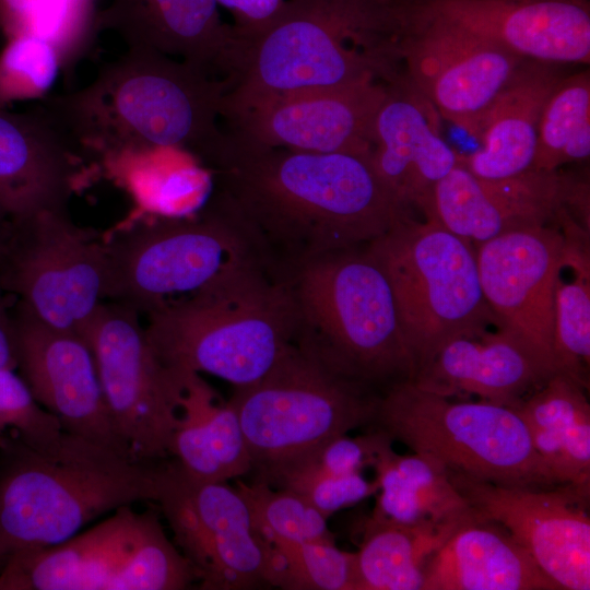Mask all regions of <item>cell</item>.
<instances>
[{
    "label": "cell",
    "instance_id": "4dcf8cb0",
    "mask_svg": "<svg viewBox=\"0 0 590 590\" xmlns=\"http://www.w3.org/2000/svg\"><path fill=\"white\" fill-rule=\"evenodd\" d=\"M473 516L464 520L414 524L370 516L364 523L362 541L355 552L358 590H421L429 557Z\"/></svg>",
    "mask_w": 590,
    "mask_h": 590
},
{
    "label": "cell",
    "instance_id": "ee69618b",
    "mask_svg": "<svg viewBox=\"0 0 590 590\" xmlns=\"http://www.w3.org/2000/svg\"><path fill=\"white\" fill-rule=\"evenodd\" d=\"M7 427H8L7 424L0 420V438L3 435V432L5 430Z\"/></svg>",
    "mask_w": 590,
    "mask_h": 590
},
{
    "label": "cell",
    "instance_id": "f1b7e54d",
    "mask_svg": "<svg viewBox=\"0 0 590 590\" xmlns=\"http://www.w3.org/2000/svg\"><path fill=\"white\" fill-rule=\"evenodd\" d=\"M585 390L555 373L515 410L555 481L590 488V404Z\"/></svg>",
    "mask_w": 590,
    "mask_h": 590
},
{
    "label": "cell",
    "instance_id": "b9f144b4",
    "mask_svg": "<svg viewBox=\"0 0 590 590\" xmlns=\"http://www.w3.org/2000/svg\"><path fill=\"white\" fill-rule=\"evenodd\" d=\"M5 292L0 287V369L17 367L13 311L8 308Z\"/></svg>",
    "mask_w": 590,
    "mask_h": 590
},
{
    "label": "cell",
    "instance_id": "ffe728a7",
    "mask_svg": "<svg viewBox=\"0 0 590 590\" xmlns=\"http://www.w3.org/2000/svg\"><path fill=\"white\" fill-rule=\"evenodd\" d=\"M396 12L455 25L523 59L557 64L590 60L585 0H421L397 2Z\"/></svg>",
    "mask_w": 590,
    "mask_h": 590
},
{
    "label": "cell",
    "instance_id": "5bb4252c",
    "mask_svg": "<svg viewBox=\"0 0 590 590\" xmlns=\"http://www.w3.org/2000/svg\"><path fill=\"white\" fill-rule=\"evenodd\" d=\"M126 305L103 302L81 335L88 343L114 425L131 456H169L182 391L180 374L162 364L139 319Z\"/></svg>",
    "mask_w": 590,
    "mask_h": 590
},
{
    "label": "cell",
    "instance_id": "e575fe53",
    "mask_svg": "<svg viewBox=\"0 0 590 590\" xmlns=\"http://www.w3.org/2000/svg\"><path fill=\"white\" fill-rule=\"evenodd\" d=\"M271 587L284 590H358L356 553L335 542L270 543Z\"/></svg>",
    "mask_w": 590,
    "mask_h": 590
},
{
    "label": "cell",
    "instance_id": "ab89813d",
    "mask_svg": "<svg viewBox=\"0 0 590 590\" xmlns=\"http://www.w3.org/2000/svg\"><path fill=\"white\" fill-rule=\"evenodd\" d=\"M267 483L302 495L327 519L378 492L376 480H367L362 472L347 475L286 474Z\"/></svg>",
    "mask_w": 590,
    "mask_h": 590
},
{
    "label": "cell",
    "instance_id": "484cf974",
    "mask_svg": "<svg viewBox=\"0 0 590 590\" xmlns=\"http://www.w3.org/2000/svg\"><path fill=\"white\" fill-rule=\"evenodd\" d=\"M421 590L562 588L505 528L475 512L429 557Z\"/></svg>",
    "mask_w": 590,
    "mask_h": 590
},
{
    "label": "cell",
    "instance_id": "8fae6325",
    "mask_svg": "<svg viewBox=\"0 0 590 590\" xmlns=\"http://www.w3.org/2000/svg\"><path fill=\"white\" fill-rule=\"evenodd\" d=\"M198 574L154 511L122 506L69 540L8 556L0 590H182Z\"/></svg>",
    "mask_w": 590,
    "mask_h": 590
},
{
    "label": "cell",
    "instance_id": "d4e9b609",
    "mask_svg": "<svg viewBox=\"0 0 590 590\" xmlns=\"http://www.w3.org/2000/svg\"><path fill=\"white\" fill-rule=\"evenodd\" d=\"M96 26L117 33L128 47L156 50L214 76L233 33L216 0H111L98 11Z\"/></svg>",
    "mask_w": 590,
    "mask_h": 590
},
{
    "label": "cell",
    "instance_id": "4fadbf2b",
    "mask_svg": "<svg viewBox=\"0 0 590 590\" xmlns=\"http://www.w3.org/2000/svg\"><path fill=\"white\" fill-rule=\"evenodd\" d=\"M153 503L196 569L201 589L271 586L273 547L255 528L235 486L194 477L175 459H163L155 463Z\"/></svg>",
    "mask_w": 590,
    "mask_h": 590
},
{
    "label": "cell",
    "instance_id": "44dd1931",
    "mask_svg": "<svg viewBox=\"0 0 590 590\" xmlns=\"http://www.w3.org/2000/svg\"><path fill=\"white\" fill-rule=\"evenodd\" d=\"M570 182L557 170L534 168L504 178H483L459 162L434 187L426 220L476 246L559 217Z\"/></svg>",
    "mask_w": 590,
    "mask_h": 590
},
{
    "label": "cell",
    "instance_id": "d6a6232c",
    "mask_svg": "<svg viewBox=\"0 0 590 590\" xmlns=\"http://www.w3.org/2000/svg\"><path fill=\"white\" fill-rule=\"evenodd\" d=\"M590 75L563 76L541 114L531 168L553 172L590 155Z\"/></svg>",
    "mask_w": 590,
    "mask_h": 590
},
{
    "label": "cell",
    "instance_id": "603a6c76",
    "mask_svg": "<svg viewBox=\"0 0 590 590\" xmlns=\"http://www.w3.org/2000/svg\"><path fill=\"white\" fill-rule=\"evenodd\" d=\"M83 161L40 103L0 108V208L10 219L67 210Z\"/></svg>",
    "mask_w": 590,
    "mask_h": 590
},
{
    "label": "cell",
    "instance_id": "30bf717a",
    "mask_svg": "<svg viewBox=\"0 0 590 590\" xmlns=\"http://www.w3.org/2000/svg\"><path fill=\"white\" fill-rule=\"evenodd\" d=\"M366 248L390 281L416 370L450 339L499 323L473 244L438 223L406 216Z\"/></svg>",
    "mask_w": 590,
    "mask_h": 590
},
{
    "label": "cell",
    "instance_id": "7c38bea8",
    "mask_svg": "<svg viewBox=\"0 0 590 590\" xmlns=\"http://www.w3.org/2000/svg\"><path fill=\"white\" fill-rule=\"evenodd\" d=\"M106 245L67 210L10 219L0 240V287L33 316L81 334L106 299Z\"/></svg>",
    "mask_w": 590,
    "mask_h": 590
},
{
    "label": "cell",
    "instance_id": "5b68a950",
    "mask_svg": "<svg viewBox=\"0 0 590 590\" xmlns=\"http://www.w3.org/2000/svg\"><path fill=\"white\" fill-rule=\"evenodd\" d=\"M148 317L145 331L164 366L210 374L234 388L262 378L297 332L288 282L264 268L245 270Z\"/></svg>",
    "mask_w": 590,
    "mask_h": 590
},
{
    "label": "cell",
    "instance_id": "3957f363",
    "mask_svg": "<svg viewBox=\"0 0 590 590\" xmlns=\"http://www.w3.org/2000/svg\"><path fill=\"white\" fill-rule=\"evenodd\" d=\"M233 27V25H232ZM394 42L385 3L288 0L260 32L234 28L219 63L221 116L266 98L396 78Z\"/></svg>",
    "mask_w": 590,
    "mask_h": 590
},
{
    "label": "cell",
    "instance_id": "7bdbcfd3",
    "mask_svg": "<svg viewBox=\"0 0 590 590\" xmlns=\"http://www.w3.org/2000/svg\"><path fill=\"white\" fill-rule=\"evenodd\" d=\"M10 217L3 212V210L0 208V240L7 229V226L9 224Z\"/></svg>",
    "mask_w": 590,
    "mask_h": 590
},
{
    "label": "cell",
    "instance_id": "7dc6e473",
    "mask_svg": "<svg viewBox=\"0 0 590 590\" xmlns=\"http://www.w3.org/2000/svg\"><path fill=\"white\" fill-rule=\"evenodd\" d=\"M378 1H386V0H378Z\"/></svg>",
    "mask_w": 590,
    "mask_h": 590
},
{
    "label": "cell",
    "instance_id": "9c48e42d",
    "mask_svg": "<svg viewBox=\"0 0 590 590\" xmlns=\"http://www.w3.org/2000/svg\"><path fill=\"white\" fill-rule=\"evenodd\" d=\"M381 393L349 378L293 342L256 382L234 388V405L253 477L326 441L373 423Z\"/></svg>",
    "mask_w": 590,
    "mask_h": 590
},
{
    "label": "cell",
    "instance_id": "d590c367",
    "mask_svg": "<svg viewBox=\"0 0 590 590\" xmlns=\"http://www.w3.org/2000/svg\"><path fill=\"white\" fill-rule=\"evenodd\" d=\"M557 281L554 303L553 358L563 373L588 387L590 362V270H574Z\"/></svg>",
    "mask_w": 590,
    "mask_h": 590
},
{
    "label": "cell",
    "instance_id": "ba28073f",
    "mask_svg": "<svg viewBox=\"0 0 590 590\" xmlns=\"http://www.w3.org/2000/svg\"><path fill=\"white\" fill-rule=\"evenodd\" d=\"M445 469L504 486L559 485L509 406L448 398L411 380L384 391L370 426Z\"/></svg>",
    "mask_w": 590,
    "mask_h": 590
},
{
    "label": "cell",
    "instance_id": "8992f818",
    "mask_svg": "<svg viewBox=\"0 0 590 590\" xmlns=\"http://www.w3.org/2000/svg\"><path fill=\"white\" fill-rule=\"evenodd\" d=\"M286 281L297 310L295 343L379 393L413 379L416 363L390 281L367 248L309 261Z\"/></svg>",
    "mask_w": 590,
    "mask_h": 590
},
{
    "label": "cell",
    "instance_id": "f546056e",
    "mask_svg": "<svg viewBox=\"0 0 590 590\" xmlns=\"http://www.w3.org/2000/svg\"><path fill=\"white\" fill-rule=\"evenodd\" d=\"M386 446L375 459L378 496L371 517L403 524L464 520L474 515L437 461Z\"/></svg>",
    "mask_w": 590,
    "mask_h": 590
},
{
    "label": "cell",
    "instance_id": "277c9868",
    "mask_svg": "<svg viewBox=\"0 0 590 590\" xmlns=\"http://www.w3.org/2000/svg\"><path fill=\"white\" fill-rule=\"evenodd\" d=\"M155 498V462L62 432L33 447L0 438V555L60 544L122 506Z\"/></svg>",
    "mask_w": 590,
    "mask_h": 590
},
{
    "label": "cell",
    "instance_id": "e0dca14e",
    "mask_svg": "<svg viewBox=\"0 0 590 590\" xmlns=\"http://www.w3.org/2000/svg\"><path fill=\"white\" fill-rule=\"evenodd\" d=\"M376 81L270 97L221 116L234 137L256 145L333 153L371 150L387 95Z\"/></svg>",
    "mask_w": 590,
    "mask_h": 590
},
{
    "label": "cell",
    "instance_id": "1f68e13d",
    "mask_svg": "<svg viewBox=\"0 0 590 590\" xmlns=\"http://www.w3.org/2000/svg\"><path fill=\"white\" fill-rule=\"evenodd\" d=\"M98 11L96 0H0V33L49 42L70 75L95 43Z\"/></svg>",
    "mask_w": 590,
    "mask_h": 590
},
{
    "label": "cell",
    "instance_id": "9a60e30c",
    "mask_svg": "<svg viewBox=\"0 0 590 590\" xmlns=\"http://www.w3.org/2000/svg\"><path fill=\"white\" fill-rule=\"evenodd\" d=\"M409 85L447 120L475 137L523 58L455 25L394 14Z\"/></svg>",
    "mask_w": 590,
    "mask_h": 590
},
{
    "label": "cell",
    "instance_id": "2e32d148",
    "mask_svg": "<svg viewBox=\"0 0 590 590\" xmlns=\"http://www.w3.org/2000/svg\"><path fill=\"white\" fill-rule=\"evenodd\" d=\"M481 518L500 524L562 590L590 589L589 488H527L447 470Z\"/></svg>",
    "mask_w": 590,
    "mask_h": 590
},
{
    "label": "cell",
    "instance_id": "7a4b0ae2",
    "mask_svg": "<svg viewBox=\"0 0 590 590\" xmlns=\"http://www.w3.org/2000/svg\"><path fill=\"white\" fill-rule=\"evenodd\" d=\"M222 79L153 49L128 47L81 90L42 105L84 158L107 162L157 150L208 161L221 143Z\"/></svg>",
    "mask_w": 590,
    "mask_h": 590
},
{
    "label": "cell",
    "instance_id": "d6986e66",
    "mask_svg": "<svg viewBox=\"0 0 590 590\" xmlns=\"http://www.w3.org/2000/svg\"><path fill=\"white\" fill-rule=\"evenodd\" d=\"M567 252L566 237L547 225L505 233L475 249L482 292L498 324L554 367L555 291Z\"/></svg>",
    "mask_w": 590,
    "mask_h": 590
},
{
    "label": "cell",
    "instance_id": "8d00e7d4",
    "mask_svg": "<svg viewBox=\"0 0 590 590\" xmlns=\"http://www.w3.org/2000/svg\"><path fill=\"white\" fill-rule=\"evenodd\" d=\"M60 71V55L49 42L31 35L5 39L0 50V108L46 98Z\"/></svg>",
    "mask_w": 590,
    "mask_h": 590
},
{
    "label": "cell",
    "instance_id": "836d02e7",
    "mask_svg": "<svg viewBox=\"0 0 590 590\" xmlns=\"http://www.w3.org/2000/svg\"><path fill=\"white\" fill-rule=\"evenodd\" d=\"M235 488L267 542H334L327 518L302 495L256 479L237 480Z\"/></svg>",
    "mask_w": 590,
    "mask_h": 590
},
{
    "label": "cell",
    "instance_id": "f35d334b",
    "mask_svg": "<svg viewBox=\"0 0 590 590\" xmlns=\"http://www.w3.org/2000/svg\"><path fill=\"white\" fill-rule=\"evenodd\" d=\"M0 420L33 447L46 446L63 432L57 417L35 400L25 380L14 369H0Z\"/></svg>",
    "mask_w": 590,
    "mask_h": 590
},
{
    "label": "cell",
    "instance_id": "7402d4cb",
    "mask_svg": "<svg viewBox=\"0 0 590 590\" xmlns=\"http://www.w3.org/2000/svg\"><path fill=\"white\" fill-rule=\"evenodd\" d=\"M556 371L554 365L510 329L497 324L455 337L411 380L448 398L480 400L516 409Z\"/></svg>",
    "mask_w": 590,
    "mask_h": 590
},
{
    "label": "cell",
    "instance_id": "bcb514c9",
    "mask_svg": "<svg viewBox=\"0 0 590 590\" xmlns=\"http://www.w3.org/2000/svg\"><path fill=\"white\" fill-rule=\"evenodd\" d=\"M3 565H4V559L0 555V571H1L2 567H3Z\"/></svg>",
    "mask_w": 590,
    "mask_h": 590
},
{
    "label": "cell",
    "instance_id": "6da1fadb",
    "mask_svg": "<svg viewBox=\"0 0 590 590\" xmlns=\"http://www.w3.org/2000/svg\"><path fill=\"white\" fill-rule=\"evenodd\" d=\"M208 163L220 194L281 279L320 257L368 245L409 216L377 174L371 150L268 148L224 131Z\"/></svg>",
    "mask_w": 590,
    "mask_h": 590
},
{
    "label": "cell",
    "instance_id": "52a82bcc",
    "mask_svg": "<svg viewBox=\"0 0 590 590\" xmlns=\"http://www.w3.org/2000/svg\"><path fill=\"white\" fill-rule=\"evenodd\" d=\"M106 299L150 312L252 268L271 271L219 193L198 216L137 224L105 243Z\"/></svg>",
    "mask_w": 590,
    "mask_h": 590
},
{
    "label": "cell",
    "instance_id": "cb8c5ba5",
    "mask_svg": "<svg viewBox=\"0 0 590 590\" xmlns=\"http://www.w3.org/2000/svg\"><path fill=\"white\" fill-rule=\"evenodd\" d=\"M422 98L410 85L390 82L374 121L371 160L399 204L426 217L434 187L459 163V154L440 137Z\"/></svg>",
    "mask_w": 590,
    "mask_h": 590
},
{
    "label": "cell",
    "instance_id": "74e56055",
    "mask_svg": "<svg viewBox=\"0 0 590 590\" xmlns=\"http://www.w3.org/2000/svg\"><path fill=\"white\" fill-rule=\"evenodd\" d=\"M392 439L379 430H364L357 437L347 434L332 438L298 459L275 469L260 477L269 482L274 477L286 474H330L347 475L361 473L366 467H371L378 453Z\"/></svg>",
    "mask_w": 590,
    "mask_h": 590
},
{
    "label": "cell",
    "instance_id": "60d3db41",
    "mask_svg": "<svg viewBox=\"0 0 590 590\" xmlns=\"http://www.w3.org/2000/svg\"><path fill=\"white\" fill-rule=\"evenodd\" d=\"M234 15V31L248 35L260 32L280 14L284 0H216Z\"/></svg>",
    "mask_w": 590,
    "mask_h": 590
},
{
    "label": "cell",
    "instance_id": "83f0119b",
    "mask_svg": "<svg viewBox=\"0 0 590 590\" xmlns=\"http://www.w3.org/2000/svg\"><path fill=\"white\" fill-rule=\"evenodd\" d=\"M178 373L182 391L169 456L190 475L205 481L227 482L251 473L234 405L222 401L200 374Z\"/></svg>",
    "mask_w": 590,
    "mask_h": 590
},
{
    "label": "cell",
    "instance_id": "ac0fdd59",
    "mask_svg": "<svg viewBox=\"0 0 590 590\" xmlns=\"http://www.w3.org/2000/svg\"><path fill=\"white\" fill-rule=\"evenodd\" d=\"M13 322L17 367L35 400L64 432L133 458L114 425L86 340L42 322L20 303Z\"/></svg>",
    "mask_w": 590,
    "mask_h": 590
},
{
    "label": "cell",
    "instance_id": "f6af8a7d",
    "mask_svg": "<svg viewBox=\"0 0 590 590\" xmlns=\"http://www.w3.org/2000/svg\"><path fill=\"white\" fill-rule=\"evenodd\" d=\"M398 2H414V1H421V0H392Z\"/></svg>",
    "mask_w": 590,
    "mask_h": 590
},
{
    "label": "cell",
    "instance_id": "4316f807",
    "mask_svg": "<svg viewBox=\"0 0 590 590\" xmlns=\"http://www.w3.org/2000/svg\"><path fill=\"white\" fill-rule=\"evenodd\" d=\"M563 76L557 63L524 59L485 113L475 135L479 149L459 162L483 178L531 168L542 110Z\"/></svg>",
    "mask_w": 590,
    "mask_h": 590
}]
</instances>
